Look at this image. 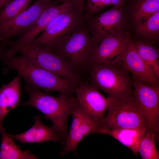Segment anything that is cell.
Wrapping results in <instances>:
<instances>
[{"mask_svg":"<svg viewBox=\"0 0 159 159\" xmlns=\"http://www.w3.org/2000/svg\"><path fill=\"white\" fill-rule=\"evenodd\" d=\"M25 90L30 97L22 105L34 107L44 115L46 119L50 120L53 124L52 128L59 136L61 144L63 145L68 133V119L78 104L76 97L62 94L53 96L26 84Z\"/></svg>","mask_w":159,"mask_h":159,"instance_id":"6da1fadb","label":"cell"},{"mask_svg":"<svg viewBox=\"0 0 159 159\" xmlns=\"http://www.w3.org/2000/svg\"><path fill=\"white\" fill-rule=\"evenodd\" d=\"M1 62L6 66L4 69V73L14 69L25 80L26 84L43 90L47 93L55 91L60 94L72 95L80 82L65 79L43 69L22 54Z\"/></svg>","mask_w":159,"mask_h":159,"instance_id":"7a4b0ae2","label":"cell"},{"mask_svg":"<svg viewBox=\"0 0 159 159\" xmlns=\"http://www.w3.org/2000/svg\"><path fill=\"white\" fill-rule=\"evenodd\" d=\"M90 67V85L105 92L112 102L133 94L134 79L120 65L102 64Z\"/></svg>","mask_w":159,"mask_h":159,"instance_id":"3957f363","label":"cell"},{"mask_svg":"<svg viewBox=\"0 0 159 159\" xmlns=\"http://www.w3.org/2000/svg\"><path fill=\"white\" fill-rule=\"evenodd\" d=\"M97 45L87 27L82 24L51 49L76 72L87 64Z\"/></svg>","mask_w":159,"mask_h":159,"instance_id":"277c9868","label":"cell"},{"mask_svg":"<svg viewBox=\"0 0 159 159\" xmlns=\"http://www.w3.org/2000/svg\"><path fill=\"white\" fill-rule=\"evenodd\" d=\"M107 110L99 128L150 130L139 112L133 93L124 99L112 102Z\"/></svg>","mask_w":159,"mask_h":159,"instance_id":"5b68a950","label":"cell"},{"mask_svg":"<svg viewBox=\"0 0 159 159\" xmlns=\"http://www.w3.org/2000/svg\"><path fill=\"white\" fill-rule=\"evenodd\" d=\"M82 14L73 6L55 18L31 43L51 49L82 24Z\"/></svg>","mask_w":159,"mask_h":159,"instance_id":"8992f818","label":"cell"},{"mask_svg":"<svg viewBox=\"0 0 159 159\" xmlns=\"http://www.w3.org/2000/svg\"><path fill=\"white\" fill-rule=\"evenodd\" d=\"M20 52L43 69L65 79L80 81L76 72L52 49L30 43L24 46Z\"/></svg>","mask_w":159,"mask_h":159,"instance_id":"52a82bcc","label":"cell"},{"mask_svg":"<svg viewBox=\"0 0 159 159\" xmlns=\"http://www.w3.org/2000/svg\"><path fill=\"white\" fill-rule=\"evenodd\" d=\"M73 6L71 1L47 8L42 13L32 27L15 42L8 41L4 44L1 53L6 58L14 57L25 45L31 43L42 32L49 23L61 13Z\"/></svg>","mask_w":159,"mask_h":159,"instance_id":"ba28073f","label":"cell"},{"mask_svg":"<svg viewBox=\"0 0 159 159\" xmlns=\"http://www.w3.org/2000/svg\"><path fill=\"white\" fill-rule=\"evenodd\" d=\"M133 90L140 113L150 130L157 135L159 132V86L134 79Z\"/></svg>","mask_w":159,"mask_h":159,"instance_id":"9c48e42d","label":"cell"},{"mask_svg":"<svg viewBox=\"0 0 159 159\" xmlns=\"http://www.w3.org/2000/svg\"><path fill=\"white\" fill-rule=\"evenodd\" d=\"M75 93L85 114L99 127L106 112L112 102L90 85L81 82Z\"/></svg>","mask_w":159,"mask_h":159,"instance_id":"30bf717a","label":"cell"},{"mask_svg":"<svg viewBox=\"0 0 159 159\" xmlns=\"http://www.w3.org/2000/svg\"><path fill=\"white\" fill-rule=\"evenodd\" d=\"M55 4L50 0H36L29 8L16 16L0 23V41H6L15 36L24 34L47 8Z\"/></svg>","mask_w":159,"mask_h":159,"instance_id":"8fae6325","label":"cell"},{"mask_svg":"<svg viewBox=\"0 0 159 159\" xmlns=\"http://www.w3.org/2000/svg\"><path fill=\"white\" fill-rule=\"evenodd\" d=\"M87 28L94 42L99 44L105 38L124 32L125 20L122 8L113 7L86 20Z\"/></svg>","mask_w":159,"mask_h":159,"instance_id":"7c38bea8","label":"cell"},{"mask_svg":"<svg viewBox=\"0 0 159 159\" xmlns=\"http://www.w3.org/2000/svg\"><path fill=\"white\" fill-rule=\"evenodd\" d=\"M127 42L125 32L105 38L97 45L87 64L90 67L102 64L120 65Z\"/></svg>","mask_w":159,"mask_h":159,"instance_id":"4fadbf2b","label":"cell"},{"mask_svg":"<svg viewBox=\"0 0 159 159\" xmlns=\"http://www.w3.org/2000/svg\"><path fill=\"white\" fill-rule=\"evenodd\" d=\"M127 44L120 65L130 72L134 79L149 85L159 86V79L138 53L129 32H125Z\"/></svg>","mask_w":159,"mask_h":159,"instance_id":"5bb4252c","label":"cell"},{"mask_svg":"<svg viewBox=\"0 0 159 159\" xmlns=\"http://www.w3.org/2000/svg\"><path fill=\"white\" fill-rule=\"evenodd\" d=\"M72 120L60 155H66L69 152L75 154L80 142L89 135L97 133L98 127L84 113L78 104L72 115Z\"/></svg>","mask_w":159,"mask_h":159,"instance_id":"9a60e30c","label":"cell"},{"mask_svg":"<svg viewBox=\"0 0 159 159\" xmlns=\"http://www.w3.org/2000/svg\"><path fill=\"white\" fill-rule=\"evenodd\" d=\"M10 135L21 144L40 143L52 141L59 142L61 144V138L52 127L46 126L42 123L39 115L35 117L34 125L28 130L20 134Z\"/></svg>","mask_w":159,"mask_h":159,"instance_id":"2e32d148","label":"cell"},{"mask_svg":"<svg viewBox=\"0 0 159 159\" xmlns=\"http://www.w3.org/2000/svg\"><path fill=\"white\" fill-rule=\"evenodd\" d=\"M20 77L18 75L0 88V132L5 130L2 123L5 116L19 105L21 94Z\"/></svg>","mask_w":159,"mask_h":159,"instance_id":"e0dca14e","label":"cell"},{"mask_svg":"<svg viewBox=\"0 0 159 159\" xmlns=\"http://www.w3.org/2000/svg\"><path fill=\"white\" fill-rule=\"evenodd\" d=\"M148 130L149 129L140 128L110 130L100 128L97 133L112 137L130 149L135 155L137 156L140 142Z\"/></svg>","mask_w":159,"mask_h":159,"instance_id":"ac0fdd59","label":"cell"},{"mask_svg":"<svg viewBox=\"0 0 159 159\" xmlns=\"http://www.w3.org/2000/svg\"><path fill=\"white\" fill-rule=\"evenodd\" d=\"M130 7L136 27L159 11V0H132Z\"/></svg>","mask_w":159,"mask_h":159,"instance_id":"d6986e66","label":"cell"},{"mask_svg":"<svg viewBox=\"0 0 159 159\" xmlns=\"http://www.w3.org/2000/svg\"><path fill=\"white\" fill-rule=\"evenodd\" d=\"M132 40L139 55L159 79V49L152 43L145 40Z\"/></svg>","mask_w":159,"mask_h":159,"instance_id":"ffe728a7","label":"cell"},{"mask_svg":"<svg viewBox=\"0 0 159 159\" xmlns=\"http://www.w3.org/2000/svg\"><path fill=\"white\" fill-rule=\"evenodd\" d=\"M1 140L0 159H36L37 157L28 150L22 151L14 142L10 135L5 130L0 132Z\"/></svg>","mask_w":159,"mask_h":159,"instance_id":"44dd1931","label":"cell"},{"mask_svg":"<svg viewBox=\"0 0 159 159\" xmlns=\"http://www.w3.org/2000/svg\"><path fill=\"white\" fill-rule=\"evenodd\" d=\"M135 31L144 40L153 44V41L158 40L159 34V11L136 27Z\"/></svg>","mask_w":159,"mask_h":159,"instance_id":"7402d4cb","label":"cell"},{"mask_svg":"<svg viewBox=\"0 0 159 159\" xmlns=\"http://www.w3.org/2000/svg\"><path fill=\"white\" fill-rule=\"evenodd\" d=\"M156 134L148 130L141 140L138 153L143 159H159V153L155 145Z\"/></svg>","mask_w":159,"mask_h":159,"instance_id":"603a6c76","label":"cell"},{"mask_svg":"<svg viewBox=\"0 0 159 159\" xmlns=\"http://www.w3.org/2000/svg\"><path fill=\"white\" fill-rule=\"evenodd\" d=\"M32 0H13L0 12V24L11 19L28 8Z\"/></svg>","mask_w":159,"mask_h":159,"instance_id":"cb8c5ba5","label":"cell"},{"mask_svg":"<svg viewBox=\"0 0 159 159\" xmlns=\"http://www.w3.org/2000/svg\"><path fill=\"white\" fill-rule=\"evenodd\" d=\"M87 3L85 6L86 20L93 16L102 10L101 4L102 0H86Z\"/></svg>","mask_w":159,"mask_h":159,"instance_id":"d4e9b609","label":"cell"},{"mask_svg":"<svg viewBox=\"0 0 159 159\" xmlns=\"http://www.w3.org/2000/svg\"><path fill=\"white\" fill-rule=\"evenodd\" d=\"M74 6L80 13L82 14L85 0H72Z\"/></svg>","mask_w":159,"mask_h":159,"instance_id":"484cf974","label":"cell"},{"mask_svg":"<svg viewBox=\"0 0 159 159\" xmlns=\"http://www.w3.org/2000/svg\"><path fill=\"white\" fill-rule=\"evenodd\" d=\"M112 5L113 6L117 9L122 8L124 2V0H111Z\"/></svg>","mask_w":159,"mask_h":159,"instance_id":"4316f807","label":"cell"},{"mask_svg":"<svg viewBox=\"0 0 159 159\" xmlns=\"http://www.w3.org/2000/svg\"><path fill=\"white\" fill-rule=\"evenodd\" d=\"M112 5L111 0H102L101 8L102 10L106 6Z\"/></svg>","mask_w":159,"mask_h":159,"instance_id":"83f0119b","label":"cell"},{"mask_svg":"<svg viewBox=\"0 0 159 159\" xmlns=\"http://www.w3.org/2000/svg\"><path fill=\"white\" fill-rule=\"evenodd\" d=\"M11 0H0V12Z\"/></svg>","mask_w":159,"mask_h":159,"instance_id":"f1b7e54d","label":"cell"},{"mask_svg":"<svg viewBox=\"0 0 159 159\" xmlns=\"http://www.w3.org/2000/svg\"><path fill=\"white\" fill-rule=\"evenodd\" d=\"M52 1L62 2V3H65L69 1H72V0H50Z\"/></svg>","mask_w":159,"mask_h":159,"instance_id":"f546056e","label":"cell"}]
</instances>
